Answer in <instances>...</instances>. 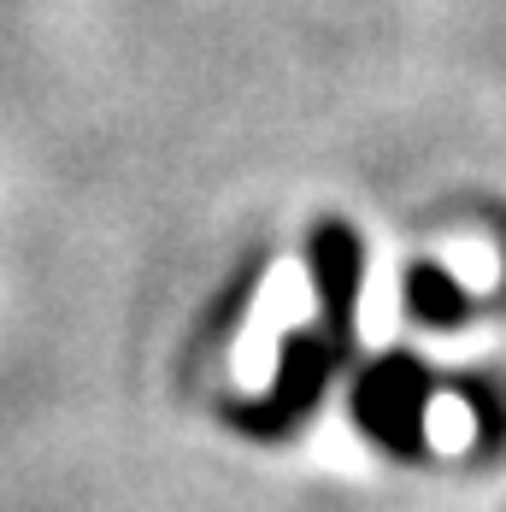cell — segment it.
<instances>
[{"label": "cell", "mask_w": 506, "mask_h": 512, "mask_svg": "<svg viewBox=\"0 0 506 512\" xmlns=\"http://www.w3.org/2000/svg\"><path fill=\"white\" fill-rule=\"evenodd\" d=\"M424 407H430V371L412 354H383L354 389V418L365 436H377L395 454H424Z\"/></svg>", "instance_id": "obj_1"}, {"label": "cell", "mask_w": 506, "mask_h": 512, "mask_svg": "<svg viewBox=\"0 0 506 512\" xmlns=\"http://www.w3.org/2000/svg\"><path fill=\"white\" fill-rule=\"evenodd\" d=\"M406 312H412V318H424V324H459V318L471 312V295L459 289L454 277H442V271L418 265V271L406 277Z\"/></svg>", "instance_id": "obj_4"}, {"label": "cell", "mask_w": 506, "mask_h": 512, "mask_svg": "<svg viewBox=\"0 0 506 512\" xmlns=\"http://www.w3.org/2000/svg\"><path fill=\"white\" fill-rule=\"evenodd\" d=\"M359 277H365V254L348 224H324L312 236V283H318V324L342 342H354V301Z\"/></svg>", "instance_id": "obj_3"}, {"label": "cell", "mask_w": 506, "mask_h": 512, "mask_svg": "<svg viewBox=\"0 0 506 512\" xmlns=\"http://www.w3.org/2000/svg\"><path fill=\"white\" fill-rule=\"evenodd\" d=\"M342 359H348V342H342V336H330L324 324H318V330H295V336L283 342V365H277L271 395H265V401H253V407H242V424L259 430V436H277V430L301 424L306 407L324 395V383L336 377V365H342Z\"/></svg>", "instance_id": "obj_2"}]
</instances>
